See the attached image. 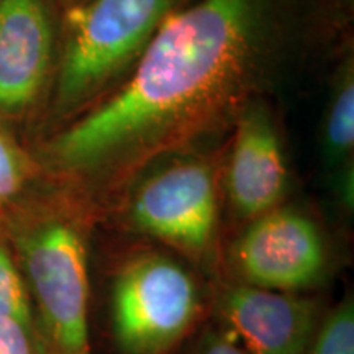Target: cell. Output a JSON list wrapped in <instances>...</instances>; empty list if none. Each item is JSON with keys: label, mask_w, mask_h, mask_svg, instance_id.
Masks as SVG:
<instances>
[{"label": "cell", "mask_w": 354, "mask_h": 354, "mask_svg": "<svg viewBox=\"0 0 354 354\" xmlns=\"http://www.w3.org/2000/svg\"><path fill=\"white\" fill-rule=\"evenodd\" d=\"M194 354H248L241 344L227 331L209 333L198 343Z\"/></svg>", "instance_id": "obj_14"}, {"label": "cell", "mask_w": 354, "mask_h": 354, "mask_svg": "<svg viewBox=\"0 0 354 354\" xmlns=\"http://www.w3.org/2000/svg\"><path fill=\"white\" fill-rule=\"evenodd\" d=\"M250 221L232 248L241 284L295 294L322 281L328 250L308 215L277 207Z\"/></svg>", "instance_id": "obj_6"}, {"label": "cell", "mask_w": 354, "mask_h": 354, "mask_svg": "<svg viewBox=\"0 0 354 354\" xmlns=\"http://www.w3.org/2000/svg\"><path fill=\"white\" fill-rule=\"evenodd\" d=\"M32 299L20 268L3 243H0V318H13L24 323L33 322Z\"/></svg>", "instance_id": "obj_12"}, {"label": "cell", "mask_w": 354, "mask_h": 354, "mask_svg": "<svg viewBox=\"0 0 354 354\" xmlns=\"http://www.w3.org/2000/svg\"><path fill=\"white\" fill-rule=\"evenodd\" d=\"M218 313L248 354H308L322 322L315 300L246 284L225 287Z\"/></svg>", "instance_id": "obj_7"}, {"label": "cell", "mask_w": 354, "mask_h": 354, "mask_svg": "<svg viewBox=\"0 0 354 354\" xmlns=\"http://www.w3.org/2000/svg\"><path fill=\"white\" fill-rule=\"evenodd\" d=\"M37 174V162L0 125V218L20 205Z\"/></svg>", "instance_id": "obj_11"}, {"label": "cell", "mask_w": 354, "mask_h": 354, "mask_svg": "<svg viewBox=\"0 0 354 354\" xmlns=\"http://www.w3.org/2000/svg\"><path fill=\"white\" fill-rule=\"evenodd\" d=\"M20 272L38 312L46 354H88L86 243L59 212L21 216L12 227Z\"/></svg>", "instance_id": "obj_3"}, {"label": "cell", "mask_w": 354, "mask_h": 354, "mask_svg": "<svg viewBox=\"0 0 354 354\" xmlns=\"http://www.w3.org/2000/svg\"><path fill=\"white\" fill-rule=\"evenodd\" d=\"M284 0H197L162 20L118 88L43 146L48 171L107 201L161 156L236 120L269 77Z\"/></svg>", "instance_id": "obj_1"}, {"label": "cell", "mask_w": 354, "mask_h": 354, "mask_svg": "<svg viewBox=\"0 0 354 354\" xmlns=\"http://www.w3.org/2000/svg\"><path fill=\"white\" fill-rule=\"evenodd\" d=\"M110 302L115 339L125 354H166L201 313L194 277L159 253L128 259L115 276Z\"/></svg>", "instance_id": "obj_4"}, {"label": "cell", "mask_w": 354, "mask_h": 354, "mask_svg": "<svg viewBox=\"0 0 354 354\" xmlns=\"http://www.w3.org/2000/svg\"><path fill=\"white\" fill-rule=\"evenodd\" d=\"M53 61V26L41 0H0V115L38 100Z\"/></svg>", "instance_id": "obj_9"}, {"label": "cell", "mask_w": 354, "mask_h": 354, "mask_svg": "<svg viewBox=\"0 0 354 354\" xmlns=\"http://www.w3.org/2000/svg\"><path fill=\"white\" fill-rule=\"evenodd\" d=\"M354 146V74L349 61L338 74L325 120V153L333 165L351 158Z\"/></svg>", "instance_id": "obj_10"}, {"label": "cell", "mask_w": 354, "mask_h": 354, "mask_svg": "<svg viewBox=\"0 0 354 354\" xmlns=\"http://www.w3.org/2000/svg\"><path fill=\"white\" fill-rule=\"evenodd\" d=\"M308 354H354V304L343 300L318 326Z\"/></svg>", "instance_id": "obj_13"}, {"label": "cell", "mask_w": 354, "mask_h": 354, "mask_svg": "<svg viewBox=\"0 0 354 354\" xmlns=\"http://www.w3.org/2000/svg\"><path fill=\"white\" fill-rule=\"evenodd\" d=\"M289 169L277 128L263 102L253 99L234 120L225 187L234 212L253 220L281 207Z\"/></svg>", "instance_id": "obj_8"}, {"label": "cell", "mask_w": 354, "mask_h": 354, "mask_svg": "<svg viewBox=\"0 0 354 354\" xmlns=\"http://www.w3.org/2000/svg\"><path fill=\"white\" fill-rule=\"evenodd\" d=\"M180 0H81L66 13L55 112L74 115L104 99L136 64Z\"/></svg>", "instance_id": "obj_2"}, {"label": "cell", "mask_w": 354, "mask_h": 354, "mask_svg": "<svg viewBox=\"0 0 354 354\" xmlns=\"http://www.w3.org/2000/svg\"><path fill=\"white\" fill-rule=\"evenodd\" d=\"M218 184L212 162L187 156L133 185L127 215L136 232L189 258L210 253L218 228Z\"/></svg>", "instance_id": "obj_5"}, {"label": "cell", "mask_w": 354, "mask_h": 354, "mask_svg": "<svg viewBox=\"0 0 354 354\" xmlns=\"http://www.w3.org/2000/svg\"><path fill=\"white\" fill-rule=\"evenodd\" d=\"M0 354H2V353H0Z\"/></svg>", "instance_id": "obj_15"}]
</instances>
